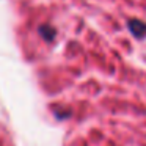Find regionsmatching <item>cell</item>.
Returning <instances> with one entry per match:
<instances>
[{
  "instance_id": "7a4b0ae2",
  "label": "cell",
  "mask_w": 146,
  "mask_h": 146,
  "mask_svg": "<svg viewBox=\"0 0 146 146\" xmlns=\"http://www.w3.org/2000/svg\"><path fill=\"white\" fill-rule=\"evenodd\" d=\"M55 33H57V32H55V29H54V27H50V25H41V27H39V35H41L46 41H54Z\"/></svg>"
},
{
  "instance_id": "6da1fadb",
  "label": "cell",
  "mask_w": 146,
  "mask_h": 146,
  "mask_svg": "<svg viewBox=\"0 0 146 146\" xmlns=\"http://www.w3.org/2000/svg\"><path fill=\"white\" fill-rule=\"evenodd\" d=\"M127 27H129L130 33H132L135 38H145L146 36V22H143V21L140 19H130L129 22H127Z\"/></svg>"
}]
</instances>
